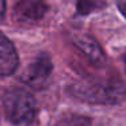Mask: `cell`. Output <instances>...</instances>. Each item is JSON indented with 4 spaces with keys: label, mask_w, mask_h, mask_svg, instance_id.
<instances>
[{
    "label": "cell",
    "mask_w": 126,
    "mask_h": 126,
    "mask_svg": "<svg viewBox=\"0 0 126 126\" xmlns=\"http://www.w3.org/2000/svg\"><path fill=\"white\" fill-rule=\"evenodd\" d=\"M71 92L88 103H119L126 98V87L118 77L81 80L72 85Z\"/></svg>",
    "instance_id": "cell-1"
},
{
    "label": "cell",
    "mask_w": 126,
    "mask_h": 126,
    "mask_svg": "<svg viewBox=\"0 0 126 126\" xmlns=\"http://www.w3.org/2000/svg\"><path fill=\"white\" fill-rule=\"evenodd\" d=\"M3 109L7 119L12 125H27L34 119L37 112V102L29 91L15 87L3 94Z\"/></svg>",
    "instance_id": "cell-2"
},
{
    "label": "cell",
    "mask_w": 126,
    "mask_h": 126,
    "mask_svg": "<svg viewBox=\"0 0 126 126\" xmlns=\"http://www.w3.org/2000/svg\"><path fill=\"white\" fill-rule=\"evenodd\" d=\"M52 69H53V65H52L49 56L39 54L27 66L22 79L30 87L37 88V90H42V88H45L49 84Z\"/></svg>",
    "instance_id": "cell-3"
},
{
    "label": "cell",
    "mask_w": 126,
    "mask_h": 126,
    "mask_svg": "<svg viewBox=\"0 0 126 126\" xmlns=\"http://www.w3.org/2000/svg\"><path fill=\"white\" fill-rule=\"evenodd\" d=\"M18 53L14 45L3 33H0V76H8L18 68Z\"/></svg>",
    "instance_id": "cell-4"
},
{
    "label": "cell",
    "mask_w": 126,
    "mask_h": 126,
    "mask_svg": "<svg viewBox=\"0 0 126 126\" xmlns=\"http://www.w3.org/2000/svg\"><path fill=\"white\" fill-rule=\"evenodd\" d=\"M45 12H46V4L42 0H19L14 10L16 19L23 22L37 20L44 16Z\"/></svg>",
    "instance_id": "cell-5"
},
{
    "label": "cell",
    "mask_w": 126,
    "mask_h": 126,
    "mask_svg": "<svg viewBox=\"0 0 126 126\" xmlns=\"http://www.w3.org/2000/svg\"><path fill=\"white\" fill-rule=\"evenodd\" d=\"M75 42H76L77 46H79L81 50H84L91 58H98L99 56H100V49H99L98 44H96L91 37L81 35L77 39H75Z\"/></svg>",
    "instance_id": "cell-6"
},
{
    "label": "cell",
    "mask_w": 126,
    "mask_h": 126,
    "mask_svg": "<svg viewBox=\"0 0 126 126\" xmlns=\"http://www.w3.org/2000/svg\"><path fill=\"white\" fill-rule=\"evenodd\" d=\"M102 4V0H80L79 1V11L83 14L95 10V7H99Z\"/></svg>",
    "instance_id": "cell-7"
},
{
    "label": "cell",
    "mask_w": 126,
    "mask_h": 126,
    "mask_svg": "<svg viewBox=\"0 0 126 126\" xmlns=\"http://www.w3.org/2000/svg\"><path fill=\"white\" fill-rule=\"evenodd\" d=\"M4 11H6V0H0V20L4 15Z\"/></svg>",
    "instance_id": "cell-8"
},
{
    "label": "cell",
    "mask_w": 126,
    "mask_h": 126,
    "mask_svg": "<svg viewBox=\"0 0 126 126\" xmlns=\"http://www.w3.org/2000/svg\"><path fill=\"white\" fill-rule=\"evenodd\" d=\"M121 10H122V12L125 14V16H126V0H123V1H121Z\"/></svg>",
    "instance_id": "cell-9"
},
{
    "label": "cell",
    "mask_w": 126,
    "mask_h": 126,
    "mask_svg": "<svg viewBox=\"0 0 126 126\" xmlns=\"http://www.w3.org/2000/svg\"><path fill=\"white\" fill-rule=\"evenodd\" d=\"M125 66H126V56H125Z\"/></svg>",
    "instance_id": "cell-10"
}]
</instances>
